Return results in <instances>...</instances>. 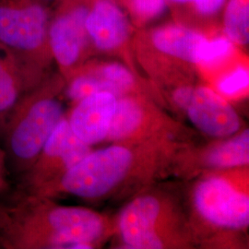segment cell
Returning a JSON list of instances; mask_svg holds the SVG:
<instances>
[{
  "label": "cell",
  "mask_w": 249,
  "mask_h": 249,
  "mask_svg": "<svg viewBox=\"0 0 249 249\" xmlns=\"http://www.w3.org/2000/svg\"><path fill=\"white\" fill-rule=\"evenodd\" d=\"M179 218L172 202L145 194L124 206L118 217V231L125 248L160 249L178 246Z\"/></svg>",
  "instance_id": "cell-6"
},
{
  "label": "cell",
  "mask_w": 249,
  "mask_h": 249,
  "mask_svg": "<svg viewBox=\"0 0 249 249\" xmlns=\"http://www.w3.org/2000/svg\"><path fill=\"white\" fill-rule=\"evenodd\" d=\"M89 3V0H61L50 18L49 47L66 80L86 63L92 50L85 26Z\"/></svg>",
  "instance_id": "cell-7"
},
{
  "label": "cell",
  "mask_w": 249,
  "mask_h": 249,
  "mask_svg": "<svg viewBox=\"0 0 249 249\" xmlns=\"http://www.w3.org/2000/svg\"><path fill=\"white\" fill-rule=\"evenodd\" d=\"M175 21L208 33L222 27L217 18L225 0H165Z\"/></svg>",
  "instance_id": "cell-15"
},
{
  "label": "cell",
  "mask_w": 249,
  "mask_h": 249,
  "mask_svg": "<svg viewBox=\"0 0 249 249\" xmlns=\"http://www.w3.org/2000/svg\"><path fill=\"white\" fill-rule=\"evenodd\" d=\"M92 70L105 80L110 88L111 93L120 97L131 93L137 89L138 83L127 67L118 62H89Z\"/></svg>",
  "instance_id": "cell-18"
},
{
  "label": "cell",
  "mask_w": 249,
  "mask_h": 249,
  "mask_svg": "<svg viewBox=\"0 0 249 249\" xmlns=\"http://www.w3.org/2000/svg\"><path fill=\"white\" fill-rule=\"evenodd\" d=\"M206 167L231 169L249 163V130L247 128L223 142L217 143L205 152L202 158Z\"/></svg>",
  "instance_id": "cell-16"
},
{
  "label": "cell",
  "mask_w": 249,
  "mask_h": 249,
  "mask_svg": "<svg viewBox=\"0 0 249 249\" xmlns=\"http://www.w3.org/2000/svg\"><path fill=\"white\" fill-rule=\"evenodd\" d=\"M222 30L234 45L249 44V0L228 1L223 12Z\"/></svg>",
  "instance_id": "cell-17"
},
{
  "label": "cell",
  "mask_w": 249,
  "mask_h": 249,
  "mask_svg": "<svg viewBox=\"0 0 249 249\" xmlns=\"http://www.w3.org/2000/svg\"><path fill=\"white\" fill-rule=\"evenodd\" d=\"M192 202L198 216L215 228L239 231L249 226V193L226 177L215 175L199 180Z\"/></svg>",
  "instance_id": "cell-8"
},
{
  "label": "cell",
  "mask_w": 249,
  "mask_h": 249,
  "mask_svg": "<svg viewBox=\"0 0 249 249\" xmlns=\"http://www.w3.org/2000/svg\"><path fill=\"white\" fill-rule=\"evenodd\" d=\"M0 172H1V163H0ZM1 183H2V180H1V177H0V187H1Z\"/></svg>",
  "instance_id": "cell-23"
},
{
  "label": "cell",
  "mask_w": 249,
  "mask_h": 249,
  "mask_svg": "<svg viewBox=\"0 0 249 249\" xmlns=\"http://www.w3.org/2000/svg\"><path fill=\"white\" fill-rule=\"evenodd\" d=\"M107 229L102 214L45 196L26 194L0 206V249H92Z\"/></svg>",
  "instance_id": "cell-1"
},
{
  "label": "cell",
  "mask_w": 249,
  "mask_h": 249,
  "mask_svg": "<svg viewBox=\"0 0 249 249\" xmlns=\"http://www.w3.org/2000/svg\"><path fill=\"white\" fill-rule=\"evenodd\" d=\"M145 104L132 92L118 97L106 141L124 143L142 135L149 120Z\"/></svg>",
  "instance_id": "cell-14"
},
{
  "label": "cell",
  "mask_w": 249,
  "mask_h": 249,
  "mask_svg": "<svg viewBox=\"0 0 249 249\" xmlns=\"http://www.w3.org/2000/svg\"><path fill=\"white\" fill-rule=\"evenodd\" d=\"M116 101L113 93L100 91L77 102L68 118L72 132L89 146L106 141Z\"/></svg>",
  "instance_id": "cell-12"
},
{
  "label": "cell",
  "mask_w": 249,
  "mask_h": 249,
  "mask_svg": "<svg viewBox=\"0 0 249 249\" xmlns=\"http://www.w3.org/2000/svg\"><path fill=\"white\" fill-rule=\"evenodd\" d=\"M194 86H191L189 84H184L181 83L178 88H176L175 90H173L172 93V100L176 106H178L180 109L185 110L187 107L192 93H193Z\"/></svg>",
  "instance_id": "cell-21"
},
{
  "label": "cell",
  "mask_w": 249,
  "mask_h": 249,
  "mask_svg": "<svg viewBox=\"0 0 249 249\" xmlns=\"http://www.w3.org/2000/svg\"><path fill=\"white\" fill-rule=\"evenodd\" d=\"M208 33L172 22L134 36V51L144 69L155 78L178 80L196 67Z\"/></svg>",
  "instance_id": "cell-5"
},
{
  "label": "cell",
  "mask_w": 249,
  "mask_h": 249,
  "mask_svg": "<svg viewBox=\"0 0 249 249\" xmlns=\"http://www.w3.org/2000/svg\"><path fill=\"white\" fill-rule=\"evenodd\" d=\"M185 111L191 123L210 137L228 138L240 129V117L236 111L220 93L209 87H194Z\"/></svg>",
  "instance_id": "cell-11"
},
{
  "label": "cell",
  "mask_w": 249,
  "mask_h": 249,
  "mask_svg": "<svg viewBox=\"0 0 249 249\" xmlns=\"http://www.w3.org/2000/svg\"><path fill=\"white\" fill-rule=\"evenodd\" d=\"M61 88L60 78H45L20 99L3 125L6 150L17 172L30 168L65 116L57 97Z\"/></svg>",
  "instance_id": "cell-2"
},
{
  "label": "cell",
  "mask_w": 249,
  "mask_h": 249,
  "mask_svg": "<svg viewBox=\"0 0 249 249\" xmlns=\"http://www.w3.org/2000/svg\"><path fill=\"white\" fill-rule=\"evenodd\" d=\"M134 26L142 28L158 18L166 6L165 0H116Z\"/></svg>",
  "instance_id": "cell-20"
},
{
  "label": "cell",
  "mask_w": 249,
  "mask_h": 249,
  "mask_svg": "<svg viewBox=\"0 0 249 249\" xmlns=\"http://www.w3.org/2000/svg\"><path fill=\"white\" fill-rule=\"evenodd\" d=\"M91 151V146L81 142L72 132L68 118L64 116L34 163L23 174L28 193L53 182Z\"/></svg>",
  "instance_id": "cell-9"
},
{
  "label": "cell",
  "mask_w": 249,
  "mask_h": 249,
  "mask_svg": "<svg viewBox=\"0 0 249 249\" xmlns=\"http://www.w3.org/2000/svg\"><path fill=\"white\" fill-rule=\"evenodd\" d=\"M85 26L92 49L130 59L133 25L116 0H89Z\"/></svg>",
  "instance_id": "cell-10"
},
{
  "label": "cell",
  "mask_w": 249,
  "mask_h": 249,
  "mask_svg": "<svg viewBox=\"0 0 249 249\" xmlns=\"http://www.w3.org/2000/svg\"><path fill=\"white\" fill-rule=\"evenodd\" d=\"M51 13L39 0H0V44L40 84L53 61L48 28Z\"/></svg>",
  "instance_id": "cell-3"
},
{
  "label": "cell",
  "mask_w": 249,
  "mask_h": 249,
  "mask_svg": "<svg viewBox=\"0 0 249 249\" xmlns=\"http://www.w3.org/2000/svg\"><path fill=\"white\" fill-rule=\"evenodd\" d=\"M249 71L248 64L240 59L220 72L215 77V87L225 96H237L249 89Z\"/></svg>",
  "instance_id": "cell-19"
},
{
  "label": "cell",
  "mask_w": 249,
  "mask_h": 249,
  "mask_svg": "<svg viewBox=\"0 0 249 249\" xmlns=\"http://www.w3.org/2000/svg\"><path fill=\"white\" fill-rule=\"evenodd\" d=\"M37 86L18 58L0 44V127L27 92Z\"/></svg>",
  "instance_id": "cell-13"
},
{
  "label": "cell",
  "mask_w": 249,
  "mask_h": 249,
  "mask_svg": "<svg viewBox=\"0 0 249 249\" xmlns=\"http://www.w3.org/2000/svg\"><path fill=\"white\" fill-rule=\"evenodd\" d=\"M137 153L127 144H113L91 151L82 160L33 193L50 196L66 194L84 199H99L111 194L135 169Z\"/></svg>",
  "instance_id": "cell-4"
},
{
  "label": "cell",
  "mask_w": 249,
  "mask_h": 249,
  "mask_svg": "<svg viewBox=\"0 0 249 249\" xmlns=\"http://www.w3.org/2000/svg\"><path fill=\"white\" fill-rule=\"evenodd\" d=\"M40 2L44 3V4H47V3H50V2H55V3H59L61 0H39Z\"/></svg>",
  "instance_id": "cell-22"
}]
</instances>
